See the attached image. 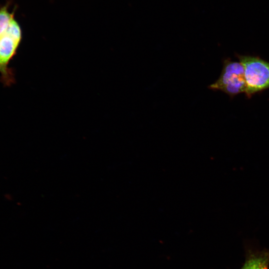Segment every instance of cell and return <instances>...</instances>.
<instances>
[{"label":"cell","instance_id":"obj_2","mask_svg":"<svg viewBox=\"0 0 269 269\" xmlns=\"http://www.w3.org/2000/svg\"><path fill=\"white\" fill-rule=\"evenodd\" d=\"M208 87L213 91H222L231 97L245 93L246 82L243 66L240 62L233 61L229 58L225 59L220 76Z\"/></svg>","mask_w":269,"mask_h":269},{"label":"cell","instance_id":"obj_3","mask_svg":"<svg viewBox=\"0 0 269 269\" xmlns=\"http://www.w3.org/2000/svg\"><path fill=\"white\" fill-rule=\"evenodd\" d=\"M21 38V28L14 18L9 23H0V72L5 79L9 78L7 64Z\"/></svg>","mask_w":269,"mask_h":269},{"label":"cell","instance_id":"obj_1","mask_svg":"<svg viewBox=\"0 0 269 269\" xmlns=\"http://www.w3.org/2000/svg\"><path fill=\"white\" fill-rule=\"evenodd\" d=\"M237 56L244 68L247 98L269 88V62L258 56Z\"/></svg>","mask_w":269,"mask_h":269},{"label":"cell","instance_id":"obj_4","mask_svg":"<svg viewBox=\"0 0 269 269\" xmlns=\"http://www.w3.org/2000/svg\"><path fill=\"white\" fill-rule=\"evenodd\" d=\"M269 253L263 252L250 255L241 269H269Z\"/></svg>","mask_w":269,"mask_h":269}]
</instances>
